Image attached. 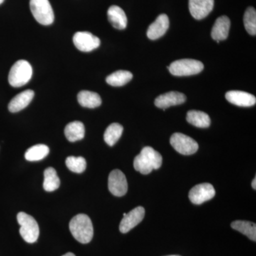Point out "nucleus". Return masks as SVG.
I'll return each mask as SVG.
<instances>
[{
  "label": "nucleus",
  "instance_id": "1",
  "mask_svg": "<svg viewBox=\"0 0 256 256\" xmlns=\"http://www.w3.org/2000/svg\"><path fill=\"white\" fill-rule=\"evenodd\" d=\"M162 164V156L151 146L143 148L134 158V168L142 174H148L152 170H158Z\"/></svg>",
  "mask_w": 256,
  "mask_h": 256
},
{
  "label": "nucleus",
  "instance_id": "2",
  "mask_svg": "<svg viewBox=\"0 0 256 256\" xmlns=\"http://www.w3.org/2000/svg\"><path fill=\"white\" fill-rule=\"evenodd\" d=\"M69 229L74 238L82 244H88L94 237V226L88 216L78 214L75 216L70 223Z\"/></svg>",
  "mask_w": 256,
  "mask_h": 256
},
{
  "label": "nucleus",
  "instance_id": "3",
  "mask_svg": "<svg viewBox=\"0 0 256 256\" xmlns=\"http://www.w3.org/2000/svg\"><path fill=\"white\" fill-rule=\"evenodd\" d=\"M32 74L31 64L28 60H18L10 69L8 80L12 87H22L30 82Z\"/></svg>",
  "mask_w": 256,
  "mask_h": 256
},
{
  "label": "nucleus",
  "instance_id": "4",
  "mask_svg": "<svg viewBox=\"0 0 256 256\" xmlns=\"http://www.w3.org/2000/svg\"><path fill=\"white\" fill-rule=\"evenodd\" d=\"M16 218L21 226L20 229V235L24 240L28 244L36 242L40 236V227L36 220L32 216L24 212H20Z\"/></svg>",
  "mask_w": 256,
  "mask_h": 256
},
{
  "label": "nucleus",
  "instance_id": "5",
  "mask_svg": "<svg viewBox=\"0 0 256 256\" xmlns=\"http://www.w3.org/2000/svg\"><path fill=\"white\" fill-rule=\"evenodd\" d=\"M30 9L35 20L44 26L54 21V14L48 0H30Z\"/></svg>",
  "mask_w": 256,
  "mask_h": 256
},
{
  "label": "nucleus",
  "instance_id": "6",
  "mask_svg": "<svg viewBox=\"0 0 256 256\" xmlns=\"http://www.w3.org/2000/svg\"><path fill=\"white\" fill-rule=\"evenodd\" d=\"M204 69V64L194 60H175L169 66L170 73L175 76H188L200 74Z\"/></svg>",
  "mask_w": 256,
  "mask_h": 256
},
{
  "label": "nucleus",
  "instance_id": "7",
  "mask_svg": "<svg viewBox=\"0 0 256 256\" xmlns=\"http://www.w3.org/2000/svg\"><path fill=\"white\" fill-rule=\"evenodd\" d=\"M170 143L175 150L184 156L194 154L198 149V143L182 133L176 132L173 134L170 138Z\"/></svg>",
  "mask_w": 256,
  "mask_h": 256
},
{
  "label": "nucleus",
  "instance_id": "8",
  "mask_svg": "<svg viewBox=\"0 0 256 256\" xmlns=\"http://www.w3.org/2000/svg\"><path fill=\"white\" fill-rule=\"evenodd\" d=\"M74 45L80 52H90L100 46L98 37L88 32H78L73 37Z\"/></svg>",
  "mask_w": 256,
  "mask_h": 256
},
{
  "label": "nucleus",
  "instance_id": "9",
  "mask_svg": "<svg viewBox=\"0 0 256 256\" xmlns=\"http://www.w3.org/2000/svg\"><path fill=\"white\" fill-rule=\"evenodd\" d=\"M215 190L210 184L203 183L194 186L188 194L190 201L194 204L200 205L210 201L215 196Z\"/></svg>",
  "mask_w": 256,
  "mask_h": 256
},
{
  "label": "nucleus",
  "instance_id": "10",
  "mask_svg": "<svg viewBox=\"0 0 256 256\" xmlns=\"http://www.w3.org/2000/svg\"><path fill=\"white\" fill-rule=\"evenodd\" d=\"M108 188L111 194L116 196H122L127 193V180L120 170H112L109 174Z\"/></svg>",
  "mask_w": 256,
  "mask_h": 256
},
{
  "label": "nucleus",
  "instance_id": "11",
  "mask_svg": "<svg viewBox=\"0 0 256 256\" xmlns=\"http://www.w3.org/2000/svg\"><path fill=\"white\" fill-rule=\"evenodd\" d=\"M146 210L142 206L136 207L124 216L120 224V230L121 233L126 234L132 230L143 220Z\"/></svg>",
  "mask_w": 256,
  "mask_h": 256
},
{
  "label": "nucleus",
  "instance_id": "12",
  "mask_svg": "<svg viewBox=\"0 0 256 256\" xmlns=\"http://www.w3.org/2000/svg\"><path fill=\"white\" fill-rule=\"evenodd\" d=\"M214 6V0H190L188 8L190 14L197 20L204 18L212 12Z\"/></svg>",
  "mask_w": 256,
  "mask_h": 256
},
{
  "label": "nucleus",
  "instance_id": "13",
  "mask_svg": "<svg viewBox=\"0 0 256 256\" xmlns=\"http://www.w3.org/2000/svg\"><path fill=\"white\" fill-rule=\"evenodd\" d=\"M186 101V96L182 92H170L158 96L154 100V104L159 108L165 109L171 106L181 105Z\"/></svg>",
  "mask_w": 256,
  "mask_h": 256
},
{
  "label": "nucleus",
  "instance_id": "14",
  "mask_svg": "<svg viewBox=\"0 0 256 256\" xmlns=\"http://www.w3.org/2000/svg\"><path fill=\"white\" fill-rule=\"evenodd\" d=\"M170 26V20L168 15L160 14L156 21L150 25L146 32L148 38L151 40H156L162 36L168 31Z\"/></svg>",
  "mask_w": 256,
  "mask_h": 256
},
{
  "label": "nucleus",
  "instance_id": "15",
  "mask_svg": "<svg viewBox=\"0 0 256 256\" xmlns=\"http://www.w3.org/2000/svg\"><path fill=\"white\" fill-rule=\"evenodd\" d=\"M226 98L230 104L240 107H252L256 104L255 96L240 90H230L227 92Z\"/></svg>",
  "mask_w": 256,
  "mask_h": 256
},
{
  "label": "nucleus",
  "instance_id": "16",
  "mask_svg": "<svg viewBox=\"0 0 256 256\" xmlns=\"http://www.w3.org/2000/svg\"><path fill=\"white\" fill-rule=\"evenodd\" d=\"M230 22L228 16H222L216 20L212 30V37L217 43L226 40L230 30Z\"/></svg>",
  "mask_w": 256,
  "mask_h": 256
},
{
  "label": "nucleus",
  "instance_id": "17",
  "mask_svg": "<svg viewBox=\"0 0 256 256\" xmlns=\"http://www.w3.org/2000/svg\"><path fill=\"white\" fill-rule=\"evenodd\" d=\"M34 96V92L32 90H26L20 92L10 101L8 105L10 112H18L28 107Z\"/></svg>",
  "mask_w": 256,
  "mask_h": 256
},
{
  "label": "nucleus",
  "instance_id": "18",
  "mask_svg": "<svg viewBox=\"0 0 256 256\" xmlns=\"http://www.w3.org/2000/svg\"><path fill=\"white\" fill-rule=\"evenodd\" d=\"M108 18L112 26L117 30H124L127 26V16L124 10L118 6L112 5L109 8L108 10Z\"/></svg>",
  "mask_w": 256,
  "mask_h": 256
},
{
  "label": "nucleus",
  "instance_id": "19",
  "mask_svg": "<svg viewBox=\"0 0 256 256\" xmlns=\"http://www.w3.org/2000/svg\"><path fill=\"white\" fill-rule=\"evenodd\" d=\"M64 133L69 142H76L84 139L85 136V127L84 124L80 121H74L66 126Z\"/></svg>",
  "mask_w": 256,
  "mask_h": 256
},
{
  "label": "nucleus",
  "instance_id": "20",
  "mask_svg": "<svg viewBox=\"0 0 256 256\" xmlns=\"http://www.w3.org/2000/svg\"><path fill=\"white\" fill-rule=\"evenodd\" d=\"M79 104L88 108H96L102 104L100 96L95 92L82 90L77 96Z\"/></svg>",
  "mask_w": 256,
  "mask_h": 256
},
{
  "label": "nucleus",
  "instance_id": "21",
  "mask_svg": "<svg viewBox=\"0 0 256 256\" xmlns=\"http://www.w3.org/2000/svg\"><path fill=\"white\" fill-rule=\"evenodd\" d=\"M186 120L192 126L200 128L210 127V116L202 111H188L186 114Z\"/></svg>",
  "mask_w": 256,
  "mask_h": 256
},
{
  "label": "nucleus",
  "instance_id": "22",
  "mask_svg": "<svg viewBox=\"0 0 256 256\" xmlns=\"http://www.w3.org/2000/svg\"><path fill=\"white\" fill-rule=\"evenodd\" d=\"M132 73L128 70H120L111 74L106 78V82L114 87L122 86L132 80Z\"/></svg>",
  "mask_w": 256,
  "mask_h": 256
},
{
  "label": "nucleus",
  "instance_id": "23",
  "mask_svg": "<svg viewBox=\"0 0 256 256\" xmlns=\"http://www.w3.org/2000/svg\"><path fill=\"white\" fill-rule=\"evenodd\" d=\"M232 228L238 230L244 235L246 236L252 240H256V225L252 222L246 220H236L232 224Z\"/></svg>",
  "mask_w": 256,
  "mask_h": 256
},
{
  "label": "nucleus",
  "instance_id": "24",
  "mask_svg": "<svg viewBox=\"0 0 256 256\" xmlns=\"http://www.w3.org/2000/svg\"><path fill=\"white\" fill-rule=\"evenodd\" d=\"M50 153V148L43 144H36L28 148L25 152V159L28 161H40L44 159Z\"/></svg>",
  "mask_w": 256,
  "mask_h": 256
},
{
  "label": "nucleus",
  "instance_id": "25",
  "mask_svg": "<svg viewBox=\"0 0 256 256\" xmlns=\"http://www.w3.org/2000/svg\"><path fill=\"white\" fill-rule=\"evenodd\" d=\"M44 188L45 191L52 192L58 190L60 186V180L54 168H48L44 171Z\"/></svg>",
  "mask_w": 256,
  "mask_h": 256
},
{
  "label": "nucleus",
  "instance_id": "26",
  "mask_svg": "<svg viewBox=\"0 0 256 256\" xmlns=\"http://www.w3.org/2000/svg\"><path fill=\"white\" fill-rule=\"evenodd\" d=\"M124 132V128L118 124H110L104 133V140L109 146H114L119 140Z\"/></svg>",
  "mask_w": 256,
  "mask_h": 256
},
{
  "label": "nucleus",
  "instance_id": "27",
  "mask_svg": "<svg viewBox=\"0 0 256 256\" xmlns=\"http://www.w3.org/2000/svg\"><path fill=\"white\" fill-rule=\"evenodd\" d=\"M66 164L69 170L78 174L84 172L87 166L86 161L82 156H68L66 160Z\"/></svg>",
  "mask_w": 256,
  "mask_h": 256
},
{
  "label": "nucleus",
  "instance_id": "28",
  "mask_svg": "<svg viewBox=\"0 0 256 256\" xmlns=\"http://www.w3.org/2000/svg\"><path fill=\"white\" fill-rule=\"evenodd\" d=\"M244 26L248 33L252 36L256 34V11L254 8H248L244 14Z\"/></svg>",
  "mask_w": 256,
  "mask_h": 256
},
{
  "label": "nucleus",
  "instance_id": "29",
  "mask_svg": "<svg viewBox=\"0 0 256 256\" xmlns=\"http://www.w3.org/2000/svg\"><path fill=\"white\" fill-rule=\"evenodd\" d=\"M252 188L254 190H256V178H254V180H252Z\"/></svg>",
  "mask_w": 256,
  "mask_h": 256
},
{
  "label": "nucleus",
  "instance_id": "30",
  "mask_svg": "<svg viewBox=\"0 0 256 256\" xmlns=\"http://www.w3.org/2000/svg\"><path fill=\"white\" fill-rule=\"evenodd\" d=\"M62 256H76L74 255V254H72V252H67L66 254H65V255H64Z\"/></svg>",
  "mask_w": 256,
  "mask_h": 256
},
{
  "label": "nucleus",
  "instance_id": "31",
  "mask_svg": "<svg viewBox=\"0 0 256 256\" xmlns=\"http://www.w3.org/2000/svg\"><path fill=\"white\" fill-rule=\"evenodd\" d=\"M4 0H0V4H2L3 2H4Z\"/></svg>",
  "mask_w": 256,
  "mask_h": 256
},
{
  "label": "nucleus",
  "instance_id": "32",
  "mask_svg": "<svg viewBox=\"0 0 256 256\" xmlns=\"http://www.w3.org/2000/svg\"></svg>",
  "mask_w": 256,
  "mask_h": 256
}]
</instances>
